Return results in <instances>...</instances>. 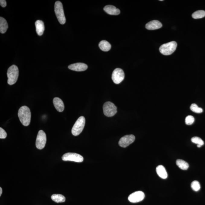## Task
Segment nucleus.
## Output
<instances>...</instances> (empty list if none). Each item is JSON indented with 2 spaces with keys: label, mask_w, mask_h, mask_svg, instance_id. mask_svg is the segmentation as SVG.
I'll list each match as a JSON object with an SVG mask.
<instances>
[{
  "label": "nucleus",
  "mask_w": 205,
  "mask_h": 205,
  "mask_svg": "<svg viewBox=\"0 0 205 205\" xmlns=\"http://www.w3.org/2000/svg\"><path fill=\"white\" fill-rule=\"evenodd\" d=\"M18 116L21 122L24 126H27L30 124L31 120V112L27 106L21 107L18 112Z\"/></svg>",
  "instance_id": "f257e3e1"
},
{
  "label": "nucleus",
  "mask_w": 205,
  "mask_h": 205,
  "mask_svg": "<svg viewBox=\"0 0 205 205\" xmlns=\"http://www.w3.org/2000/svg\"><path fill=\"white\" fill-rule=\"evenodd\" d=\"M8 77L7 83L10 85H12L17 82L19 76V70L17 66L13 65L9 68L7 72Z\"/></svg>",
  "instance_id": "f03ea898"
},
{
  "label": "nucleus",
  "mask_w": 205,
  "mask_h": 205,
  "mask_svg": "<svg viewBox=\"0 0 205 205\" xmlns=\"http://www.w3.org/2000/svg\"><path fill=\"white\" fill-rule=\"evenodd\" d=\"M54 11L58 20L60 24H64L66 22L62 4L59 1H57L54 5Z\"/></svg>",
  "instance_id": "7ed1b4c3"
},
{
  "label": "nucleus",
  "mask_w": 205,
  "mask_h": 205,
  "mask_svg": "<svg viewBox=\"0 0 205 205\" xmlns=\"http://www.w3.org/2000/svg\"><path fill=\"white\" fill-rule=\"evenodd\" d=\"M177 46V43L175 41H172L162 45L159 48V50L161 53L163 55H169L175 52Z\"/></svg>",
  "instance_id": "20e7f679"
},
{
  "label": "nucleus",
  "mask_w": 205,
  "mask_h": 205,
  "mask_svg": "<svg viewBox=\"0 0 205 205\" xmlns=\"http://www.w3.org/2000/svg\"><path fill=\"white\" fill-rule=\"evenodd\" d=\"M85 119L83 116H81L78 119L72 130L73 135L77 136L82 132L85 126Z\"/></svg>",
  "instance_id": "39448f33"
},
{
  "label": "nucleus",
  "mask_w": 205,
  "mask_h": 205,
  "mask_svg": "<svg viewBox=\"0 0 205 205\" xmlns=\"http://www.w3.org/2000/svg\"><path fill=\"white\" fill-rule=\"evenodd\" d=\"M104 115L107 117H112L117 113V107L113 103L107 101L104 103L103 106Z\"/></svg>",
  "instance_id": "423d86ee"
},
{
  "label": "nucleus",
  "mask_w": 205,
  "mask_h": 205,
  "mask_svg": "<svg viewBox=\"0 0 205 205\" xmlns=\"http://www.w3.org/2000/svg\"><path fill=\"white\" fill-rule=\"evenodd\" d=\"M62 159L65 161H73L79 163L83 162L84 160L82 156L75 153H65L62 157Z\"/></svg>",
  "instance_id": "0eeeda50"
},
{
  "label": "nucleus",
  "mask_w": 205,
  "mask_h": 205,
  "mask_svg": "<svg viewBox=\"0 0 205 205\" xmlns=\"http://www.w3.org/2000/svg\"><path fill=\"white\" fill-rule=\"evenodd\" d=\"M46 142V135L43 131L40 130L37 136L36 146L38 149H42L45 147Z\"/></svg>",
  "instance_id": "6e6552de"
},
{
  "label": "nucleus",
  "mask_w": 205,
  "mask_h": 205,
  "mask_svg": "<svg viewBox=\"0 0 205 205\" xmlns=\"http://www.w3.org/2000/svg\"><path fill=\"white\" fill-rule=\"evenodd\" d=\"M125 74L122 69L117 68L113 71L112 75V79L114 83L119 84L123 80Z\"/></svg>",
  "instance_id": "1a4fd4ad"
},
{
  "label": "nucleus",
  "mask_w": 205,
  "mask_h": 205,
  "mask_svg": "<svg viewBox=\"0 0 205 205\" xmlns=\"http://www.w3.org/2000/svg\"><path fill=\"white\" fill-rule=\"evenodd\" d=\"M135 139V136L133 135H127L120 138L119 142L120 147L125 148L134 142Z\"/></svg>",
  "instance_id": "9d476101"
},
{
  "label": "nucleus",
  "mask_w": 205,
  "mask_h": 205,
  "mask_svg": "<svg viewBox=\"0 0 205 205\" xmlns=\"http://www.w3.org/2000/svg\"><path fill=\"white\" fill-rule=\"evenodd\" d=\"M145 197V194L141 191H137L132 193L128 197L129 201L132 203H137L142 201Z\"/></svg>",
  "instance_id": "9b49d317"
},
{
  "label": "nucleus",
  "mask_w": 205,
  "mask_h": 205,
  "mask_svg": "<svg viewBox=\"0 0 205 205\" xmlns=\"http://www.w3.org/2000/svg\"><path fill=\"white\" fill-rule=\"evenodd\" d=\"M70 70L77 72L84 71L88 68V66L85 63H77L70 65L68 66Z\"/></svg>",
  "instance_id": "f8f14e48"
},
{
  "label": "nucleus",
  "mask_w": 205,
  "mask_h": 205,
  "mask_svg": "<svg viewBox=\"0 0 205 205\" xmlns=\"http://www.w3.org/2000/svg\"><path fill=\"white\" fill-rule=\"evenodd\" d=\"M162 24L158 20H153L149 22L146 25V28L148 30H153L161 28Z\"/></svg>",
  "instance_id": "ddd939ff"
},
{
  "label": "nucleus",
  "mask_w": 205,
  "mask_h": 205,
  "mask_svg": "<svg viewBox=\"0 0 205 205\" xmlns=\"http://www.w3.org/2000/svg\"><path fill=\"white\" fill-rule=\"evenodd\" d=\"M104 10L110 15H117L120 14V10L114 6L108 5L104 7Z\"/></svg>",
  "instance_id": "4468645a"
},
{
  "label": "nucleus",
  "mask_w": 205,
  "mask_h": 205,
  "mask_svg": "<svg viewBox=\"0 0 205 205\" xmlns=\"http://www.w3.org/2000/svg\"><path fill=\"white\" fill-rule=\"evenodd\" d=\"M53 103L56 110L59 112L63 111L64 110V104L61 99L58 97H55L53 100Z\"/></svg>",
  "instance_id": "2eb2a0df"
},
{
  "label": "nucleus",
  "mask_w": 205,
  "mask_h": 205,
  "mask_svg": "<svg viewBox=\"0 0 205 205\" xmlns=\"http://www.w3.org/2000/svg\"><path fill=\"white\" fill-rule=\"evenodd\" d=\"M35 25L37 34L39 36H41L43 34L45 30V26L43 21L40 20H37L35 22Z\"/></svg>",
  "instance_id": "dca6fc26"
},
{
  "label": "nucleus",
  "mask_w": 205,
  "mask_h": 205,
  "mask_svg": "<svg viewBox=\"0 0 205 205\" xmlns=\"http://www.w3.org/2000/svg\"><path fill=\"white\" fill-rule=\"evenodd\" d=\"M156 172L160 178L166 179L168 177V174L166 169L162 165H159L156 168Z\"/></svg>",
  "instance_id": "f3484780"
},
{
  "label": "nucleus",
  "mask_w": 205,
  "mask_h": 205,
  "mask_svg": "<svg viewBox=\"0 0 205 205\" xmlns=\"http://www.w3.org/2000/svg\"><path fill=\"white\" fill-rule=\"evenodd\" d=\"M8 28V24L5 19L2 17H0V32L4 34L6 32Z\"/></svg>",
  "instance_id": "a211bd4d"
},
{
  "label": "nucleus",
  "mask_w": 205,
  "mask_h": 205,
  "mask_svg": "<svg viewBox=\"0 0 205 205\" xmlns=\"http://www.w3.org/2000/svg\"><path fill=\"white\" fill-rule=\"evenodd\" d=\"M99 47L102 51H108L111 48V45L106 40L101 41L99 43Z\"/></svg>",
  "instance_id": "6ab92c4d"
},
{
  "label": "nucleus",
  "mask_w": 205,
  "mask_h": 205,
  "mask_svg": "<svg viewBox=\"0 0 205 205\" xmlns=\"http://www.w3.org/2000/svg\"><path fill=\"white\" fill-rule=\"evenodd\" d=\"M51 198L54 201L57 203H63L66 201V197L60 194H54L51 197Z\"/></svg>",
  "instance_id": "aec40b11"
},
{
  "label": "nucleus",
  "mask_w": 205,
  "mask_h": 205,
  "mask_svg": "<svg viewBox=\"0 0 205 205\" xmlns=\"http://www.w3.org/2000/svg\"><path fill=\"white\" fill-rule=\"evenodd\" d=\"M176 163L177 166L182 170H187L188 168V164L185 161L178 159L177 160Z\"/></svg>",
  "instance_id": "412c9836"
},
{
  "label": "nucleus",
  "mask_w": 205,
  "mask_h": 205,
  "mask_svg": "<svg viewBox=\"0 0 205 205\" xmlns=\"http://www.w3.org/2000/svg\"><path fill=\"white\" fill-rule=\"evenodd\" d=\"M192 17L195 19L203 18L205 17V11L204 10H198L193 13Z\"/></svg>",
  "instance_id": "4be33fe9"
},
{
  "label": "nucleus",
  "mask_w": 205,
  "mask_h": 205,
  "mask_svg": "<svg viewBox=\"0 0 205 205\" xmlns=\"http://www.w3.org/2000/svg\"><path fill=\"white\" fill-rule=\"evenodd\" d=\"M190 110L196 113H201L203 112V109L198 107L197 104H192L190 107Z\"/></svg>",
  "instance_id": "5701e85b"
},
{
  "label": "nucleus",
  "mask_w": 205,
  "mask_h": 205,
  "mask_svg": "<svg viewBox=\"0 0 205 205\" xmlns=\"http://www.w3.org/2000/svg\"><path fill=\"white\" fill-rule=\"evenodd\" d=\"M192 142L197 144V145L203 146L204 144V142L201 138L198 137H194L191 138Z\"/></svg>",
  "instance_id": "b1692460"
},
{
  "label": "nucleus",
  "mask_w": 205,
  "mask_h": 205,
  "mask_svg": "<svg viewBox=\"0 0 205 205\" xmlns=\"http://www.w3.org/2000/svg\"><path fill=\"white\" fill-rule=\"evenodd\" d=\"M191 186L193 190L195 191H198L200 189V183L197 181H193L191 184Z\"/></svg>",
  "instance_id": "393cba45"
},
{
  "label": "nucleus",
  "mask_w": 205,
  "mask_h": 205,
  "mask_svg": "<svg viewBox=\"0 0 205 205\" xmlns=\"http://www.w3.org/2000/svg\"><path fill=\"white\" fill-rule=\"evenodd\" d=\"M194 118L193 116H188L186 117L185 122L187 125H191L194 123Z\"/></svg>",
  "instance_id": "a878e982"
},
{
  "label": "nucleus",
  "mask_w": 205,
  "mask_h": 205,
  "mask_svg": "<svg viewBox=\"0 0 205 205\" xmlns=\"http://www.w3.org/2000/svg\"><path fill=\"white\" fill-rule=\"evenodd\" d=\"M7 136V133L2 128H0V138L5 139Z\"/></svg>",
  "instance_id": "bb28decb"
},
{
  "label": "nucleus",
  "mask_w": 205,
  "mask_h": 205,
  "mask_svg": "<svg viewBox=\"0 0 205 205\" xmlns=\"http://www.w3.org/2000/svg\"><path fill=\"white\" fill-rule=\"evenodd\" d=\"M0 5L2 7H5L7 6V2L5 0H1L0 1Z\"/></svg>",
  "instance_id": "cd10ccee"
},
{
  "label": "nucleus",
  "mask_w": 205,
  "mask_h": 205,
  "mask_svg": "<svg viewBox=\"0 0 205 205\" xmlns=\"http://www.w3.org/2000/svg\"><path fill=\"white\" fill-rule=\"evenodd\" d=\"M2 188L1 187H0V196H1V195H2Z\"/></svg>",
  "instance_id": "c85d7f7f"
}]
</instances>
